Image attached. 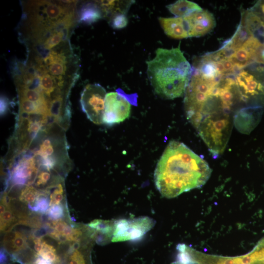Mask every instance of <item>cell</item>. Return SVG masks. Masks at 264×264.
Returning a JSON list of instances; mask_svg holds the SVG:
<instances>
[{
  "instance_id": "24",
  "label": "cell",
  "mask_w": 264,
  "mask_h": 264,
  "mask_svg": "<svg viewBox=\"0 0 264 264\" xmlns=\"http://www.w3.org/2000/svg\"><path fill=\"white\" fill-rule=\"evenodd\" d=\"M64 207L59 204L51 206L47 211V215L50 219L59 220L64 216Z\"/></svg>"
},
{
  "instance_id": "19",
  "label": "cell",
  "mask_w": 264,
  "mask_h": 264,
  "mask_svg": "<svg viewBox=\"0 0 264 264\" xmlns=\"http://www.w3.org/2000/svg\"><path fill=\"white\" fill-rule=\"evenodd\" d=\"M50 199V206L59 204L64 198V189L61 180H58L48 187Z\"/></svg>"
},
{
  "instance_id": "3",
  "label": "cell",
  "mask_w": 264,
  "mask_h": 264,
  "mask_svg": "<svg viewBox=\"0 0 264 264\" xmlns=\"http://www.w3.org/2000/svg\"><path fill=\"white\" fill-rule=\"evenodd\" d=\"M154 224L155 221L153 219L145 216L115 220L111 242L139 240L142 238Z\"/></svg>"
},
{
  "instance_id": "8",
  "label": "cell",
  "mask_w": 264,
  "mask_h": 264,
  "mask_svg": "<svg viewBox=\"0 0 264 264\" xmlns=\"http://www.w3.org/2000/svg\"><path fill=\"white\" fill-rule=\"evenodd\" d=\"M0 209L1 231L8 232L18 224L27 225V216L22 213L18 214L14 210L6 195L1 199Z\"/></svg>"
},
{
  "instance_id": "1",
  "label": "cell",
  "mask_w": 264,
  "mask_h": 264,
  "mask_svg": "<svg viewBox=\"0 0 264 264\" xmlns=\"http://www.w3.org/2000/svg\"><path fill=\"white\" fill-rule=\"evenodd\" d=\"M211 169L206 161L181 142H169L155 169V186L167 198L203 186L209 179Z\"/></svg>"
},
{
  "instance_id": "6",
  "label": "cell",
  "mask_w": 264,
  "mask_h": 264,
  "mask_svg": "<svg viewBox=\"0 0 264 264\" xmlns=\"http://www.w3.org/2000/svg\"><path fill=\"white\" fill-rule=\"evenodd\" d=\"M103 123L111 126L124 121L130 115L131 102L124 93L110 92L105 97Z\"/></svg>"
},
{
  "instance_id": "7",
  "label": "cell",
  "mask_w": 264,
  "mask_h": 264,
  "mask_svg": "<svg viewBox=\"0 0 264 264\" xmlns=\"http://www.w3.org/2000/svg\"><path fill=\"white\" fill-rule=\"evenodd\" d=\"M183 19L187 26L189 37L204 35L210 32L216 25L213 15L203 9L183 17Z\"/></svg>"
},
{
  "instance_id": "29",
  "label": "cell",
  "mask_w": 264,
  "mask_h": 264,
  "mask_svg": "<svg viewBox=\"0 0 264 264\" xmlns=\"http://www.w3.org/2000/svg\"><path fill=\"white\" fill-rule=\"evenodd\" d=\"M262 57L264 60V50L263 51V53H262Z\"/></svg>"
},
{
  "instance_id": "15",
  "label": "cell",
  "mask_w": 264,
  "mask_h": 264,
  "mask_svg": "<svg viewBox=\"0 0 264 264\" xmlns=\"http://www.w3.org/2000/svg\"><path fill=\"white\" fill-rule=\"evenodd\" d=\"M168 10L178 17H185L202 9L196 3L187 0H178L166 6Z\"/></svg>"
},
{
  "instance_id": "22",
  "label": "cell",
  "mask_w": 264,
  "mask_h": 264,
  "mask_svg": "<svg viewBox=\"0 0 264 264\" xmlns=\"http://www.w3.org/2000/svg\"><path fill=\"white\" fill-rule=\"evenodd\" d=\"M64 36L63 31L54 33L44 42L43 45L45 49L49 50L63 41Z\"/></svg>"
},
{
  "instance_id": "10",
  "label": "cell",
  "mask_w": 264,
  "mask_h": 264,
  "mask_svg": "<svg viewBox=\"0 0 264 264\" xmlns=\"http://www.w3.org/2000/svg\"><path fill=\"white\" fill-rule=\"evenodd\" d=\"M159 22L164 33L169 37L176 39L189 37L186 23L181 17H159Z\"/></svg>"
},
{
  "instance_id": "30",
  "label": "cell",
  "mask_w": 264,
  "mask_h": 264,
  "mask_svg": "<svg viewBox=\"0 0 264 264\" xmlns=\"http://www.w3.org/2000/svg\"></svg>"
},
{
  "instance_id": "12",
  "label": "cell",
  "mask_w": 264,
  "mask_h": 264,
  "mask_svg": "<svg viewBox=\"0 0 264 264\" xmlns=\"http://www.w3.org/2000/svg\"><path fill=\"white\" fill-rule=\"evenodd\" d=\"M95 231V242L104 244L111 242L114 227V220L96 219L88 224Z\"/></svg>"
},
{
  "instance_id": "20",
  "label": "cell",
  "mask_w": 264,
  "mask_h": 264,
  "mask_svg": "<svg viewBox=\"0 0 264 264\" xmlns=\"http://www.w3.org/2000/svg\"><path fill=\"white\" fill-rule=\"evenodd\" d=\"M40 191L32 185H26L21 190L19 199L23 203L33 204L36 200L39 195Z\"/></svg>"
},
{
  "instance_id": "5",
  "label": "cell",
  "mask_w": 264,
  "mask_h": 264,
  "mask_svg": "<svg viewBox=\"0 0 264 264\" xmlns=\"http://www.w3.org/2000/svg\"><path fill=\"white\" fill-rule=\"evenodd\" d=\"M236 85L240 99L262 108L260 104H264V83L242 69L236 76Z\"/></svg>"
},
{
  "instance_id": "23",
  "label": "cell",
  "mask_w": 264,
  "mask_h": 264,
  "mask_svg": "<svg viewBox=\"0 0 264 264\" xmlns=\"http://www.w3.org/2000/svg\"><path fill=\"white\" fill-rule=\"evenodd\" d=\"M111 25L115 29H121L126 26L128 19L125 14H118L110 18Z\"/></svg>"
},
{
  "instance_id": "13",
  "label": "cell",
  "mask_w": 264,
  "mask_h": 264,
  "mask_svg": "<svg viewBox=\"0 0 264 264\" xmlns=\"http://www.w3.org/2000/svg\"><path fill=\"white\" fill-rule=\"evenodd\" d=\"M33 241L34 252L37 256L53 264H61V257L53 245L45 242L42 237L34 238Z\"/></svg>"
},
{
  "instance_id": "14",
  "label": "cell",
  "mask_w": 264,
  "mask_h": 264,
  "mask_svg": "<svg viewBox=\"0 0 264 264\" xmlns=\"http://www.w3.org/2000/svg\"><path fill=\"white\" fill-rule=\"evenodd\" d=\"M96 3L101 9L103 15L112 17L118 14H124L127 12L132 3L130 0H100Z\"/></svg>"
},
{
  "instance_id": "18",
  "label": "cell",
  "mask_w": 264,
  "mask_h": 264,
  "mask_svg": "<svg viewBox=\"0 0 264 264\" xmlns=\"http://www.w3.org/2000/svg\"><path fill=\"white\" fill-rule=\"evenodd\" d=\"M49 190L46 188L40 190L39 196L35 202L31 205H28L29 208L33 211L41 213H44L49 209L50 206V199L48 197Z\"/></svg>"
},
{
  "instance_id": "26",
  "label": "cell",
  "mask_w": 264,
  "mask_h": 264,
  "mask_svg": "<svg viewBox=\"0 0 264 264\" xmlns=\"http://www.w3.org/2000/svg\"><path fill=\"white\" fill-rule=\"evenodd\" d=\"M174 264H200L194 253L191 252L190 255L186 259L179 261H175Z\"/></svg>"
},
{
  "instance_id": "9",
  "label": "cell",
  "mask_w": 264,
  "mask_h": 264,
  "mask_svg": "<svg viewBox=\"0 0 264 264\" xmlns=\"http://www.w3.org/2000/svg\"><path fill=\"white\" fill-rule=\"evenodd\" d=\"M94 241H89L82 245L81 242L74 244L63 256L61 264H92L91 251Z\"/></svg>"
},
{
  "instance_id": "11",
  "label": "cell",
  "mask_w": 264,
  "mask_h": 264,
  "mask_svg": "<svg viewBox=\"0 0 264 264\" xmlns=\"http://www.w3.org/2000/svg\"><path fill=\"white\" fill-rule=\"evenodd\" d=\"M259 108L249 107L241 110L234 116V122L239 131L246 133L252 131L259 121Z\"/></svg>"
},
{
  "instance_id": "25",
  "label": "cell",
  "mask_w": 264,
  "mask_h": 264,
  "mask_svg": "<svg viewBox=\"0 0 264 264\" xmlns=\"http://www.w3.org/2000/svg\"><path fill=\"white\" fill-rule=\"evenodd\" d=\"M221 61L223 65L226 74L234 72L236 66L230 59H225Z\"/></svg>"
},
{
  "instance_id": "27",
  "label": "cell",
  "mask_w": 264,
  "mask_h": 264,
  "mask_svg": "<svg viewBox=\"0 0 264 264\" xmlns=\"http://www.w3.org/2000/svg\"><path fill=\"white\" fill-rule=\"evenodd\" d=\"M9 102L7 98L3 95L0 96V115L3 116L9 109Z\"/></svg>"
},
{
  "instance_id": "4",
  "label": "cell",
  "mask_w": 264,
  "mask_h": 264,
  "mask_svg": "<svg viewBox=\"0 0 264 264\" xmlns=\"http://www.w3.org/2000/svg\"><path fill=\"white\" fill-rule=\"evenodd\" d=\"M106 91L98 84H88L81 94L80 103L83 111L91 122L103 123Z\"/></svg>"
},
{
  "instance_id": "16",
  "label": "cell",
  "mask_w": 264,
  "mask_h": 264,
  "mask_svg": "<svg viewBox=\"0 0 264 264\" xmlns=\"http://www.w3.org/2000/svg\"><path fill=\"white\" fill-rule=\"evenodd\" d=\"M103 16L102 11L96 2L84 4L79 13V22L86 24L92 23Z\"/></svg>"
},
{
  "instance_id": "21",
  "label": "cell",
  "mask_w": 264,
  "mask_h": 264,
  "mask_svg": "<svg viewBox=\"0 0 264 264\" xmlns=\"http://www.w3.org/2000/svg\"><path fill=\"white\" fill-rule=\"evenodd\" d=\"M51 171L39 167V172L35 179V185L38 187H42L49 183L51 178Z\"/></svg>"
},
{
  "instance_id": "28",
  "label": "cell",
  "mask_w": 264,
  "mask_h": 264,
  "mask_svg": "<svg viewBox=\"0 0 264 264\" xmlns=\"http://www.w3.org/2000/svg\"><path fill=\"white\" fill-rule=\"evenodd\" d=\"M258 6L259 7V8H260V10H258V13L260 14H262V15L259 14H258V15H261V16L262 15V17H264L263 18L264 20V2L262 3L261 4L259 5Z\"/></svg>"
},
{
  "instance_id": "2",
  "label": "cell",
  "mask_w": 264,
  "mask_h": 264,
  "mask_svg": "<svg viewBox=\"0 0 264 264\" xmlns=\"http://www.w3.org/2000/svg\"><path fill=\"white\" fill-rule=\"evenodd\" d=\"M147 65L149 80L159 97L173 99L185 93L192 68L179 45L171 49L157 48L155 57L147 61Z\"/></svg>"
},
{
  "instance_id": "17",
  "label": "cell",
  "mask_w": 264,
  "mask_h": 264,
  "mask_svg": "<svg viewBox=\"0 0 264 264\" xmlns=\"http://www.w3.org/2000/svg\"><path fill=\"white\" fill-rule=\"evenodd\" d=\"M252 36L249 29L241 22L234 35L231 39L226 41L224 44L236 51L242 47Z\"/></svg>"
}]
</instances>
